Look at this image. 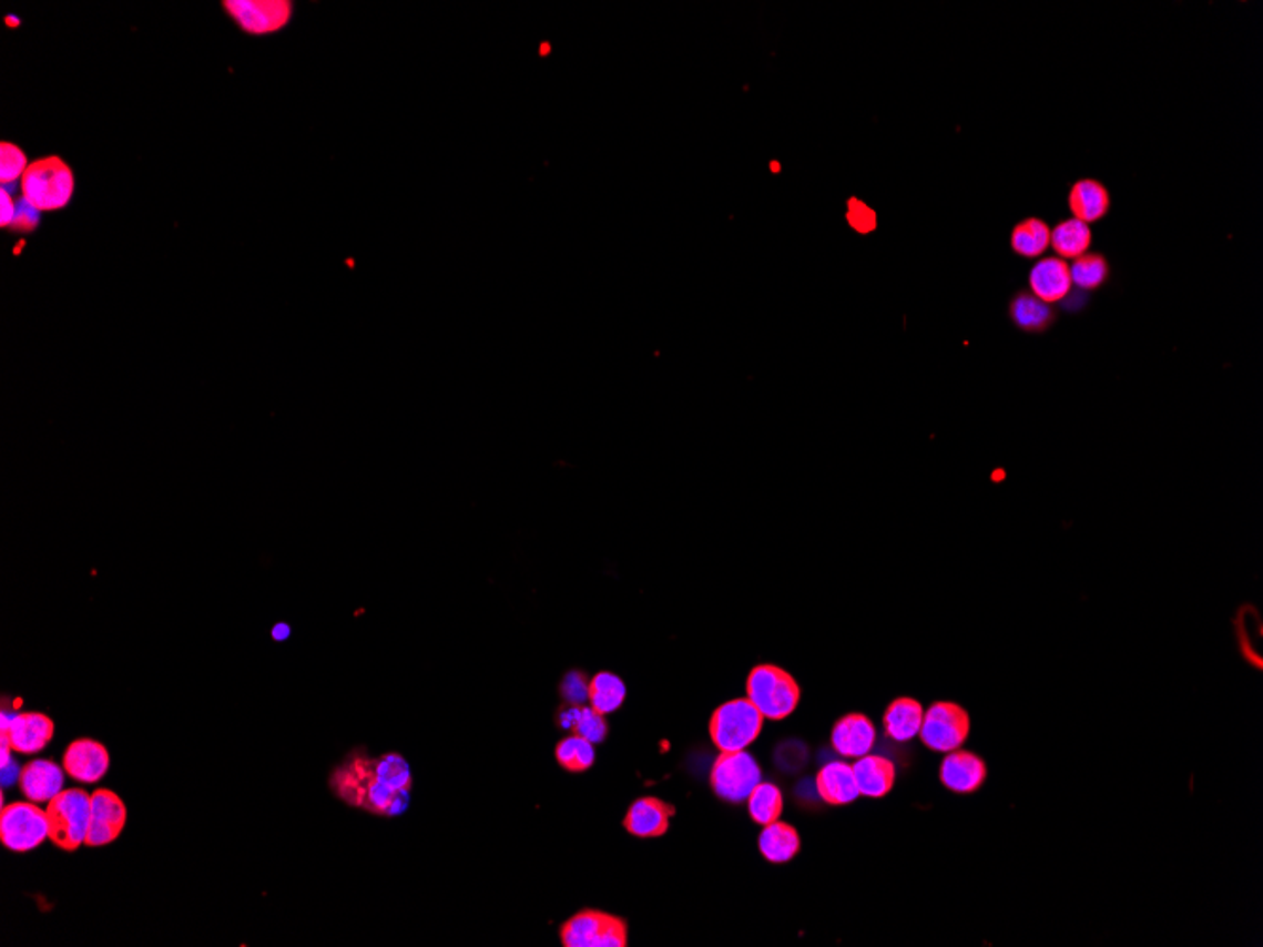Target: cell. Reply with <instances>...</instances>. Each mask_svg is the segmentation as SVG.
<instances>
[{"label":"cell","instance_id":"30bf717a","mask_svg":"<svg viewBox=\"0 0 1263 947\" xmlns=\"http://www.w3.org/2000/svg\"><path fill=\"white\" fill-rule=\"evenodd\" d=\"M225 12L252 37H265L288 26L292 2L288 0H225Z\"/></svg>","mask_w":1263,"mask_h":947},{"label":"cell","instance_id":"603a6c76","mask_svg":"<svg viewBox=\"0 0 1263 947\" xmlns=\"http://www.w3.org/2000/svg\"><path fill=\"white\" fill-rule=\"evenodd\" d=\"M1109 192L1104 190L1103 184H1099L1096 180H1080L1069 193V206H1071L1074 218L1086 222V224L1103 218L1109 211Z\"/></svg>","mask_w":1263,"mask_h":947},{"label":"cell","instance_id":"1f68e13d","mask_svg":"<svg viewBox=\"0 0 1263 947\" xmlns=\"http://www.w3.org/2000/svg\"><path fill=\"white\" fill-rule=\"evenodd\" d=\"M29 165L31 163L27 161L26 152L18 144H12V142L0 144V184L2 186H16V182L23 179Z\"/></svg>","mask_w":1263,"mask_h":947},{"label":"cell","instance_id":"ba28073f","mask_svg":"<svg viewBox=\"0 0 1263 947\" xmlns=\"http://www.w3.org/2000/svg\"><path fill=\"white\" fill-rule=\"evenodd\" d=\"M969 711L956 702H935L925 711L919 737L925 747L935 753L961 750L969 740Z\"/></svg>","mask_w":1263,"mask_h":947},{"label":"cell","instance_id":"8992f818","mask_svg":"<svg viewBox=\"0 0 1263 947\" xmlns=\"http://www.w3.org/2000/svg\"><path fill=\"white\" fill-rule=\"evenodd\" d=\"M564 947H627L629 923L600 909H583L560 927Z\"/></svg>","mask_w":1263,"mask_h":947},{"label":"cell","instance_id":"4fadbf2b","mask_svg":"<svg viewBox=\"0 0 1263 947\" xmlns=\"http://www.w3.org/2000/svg\"><path fill=\"white\" fill-rule=\"evenodd\" d=\"M940 781L944 787L956 794H972L980 791L988 780V766L980 756L970 751L956 750L946 753L940 764Z\"/></svg>","mask_w":1263,"mask_h":947},{"label":"cell","instance_id":"5b68a950","mask_svg":"<svg viewBox=\"0 0 1263 947\" xmlns=\"http://www.w3.org/2000/svg\"><path fill=\"white\" fill-rule=\"evenodd\" d=\"M50 839L63 852H77L85 844L91 825V794L84 788H69L48 802Z\"/></svg>","mask_w":1263,"mask_h":947},{"label":"cell","instance_id":"d6a6232c","mask_svg":"<svg viewBox=\"0 0 1263 947\" xmlns=\"http://www.w3.org/2000/svg\"><path fill=\"white\" fill-rule=\"evenodd\" d=\"M589 683L584 673L573 670L566 673V678L562 679L560 694L570 705H584V702H589Z\"/></svg>","mask_w":1263,"mask_h":947},{"label":"cell","instance_id":"3957f363","mask_svg":"<svg viewBox=\"0 0 1263 947\" xmlns=\"http://www.w3.org/2000/svg\"><path fill=\"white\" fill-rule=\"evenodd\" d=\"M745 692L753 705L770 721H783L801 704V685L787 670L774 664H758L745 681Z\"/></svg>","mask_w":1263,"mask_h":947},{"label":"cell","instance_id":"7a4b0ae2","mask_svg":"<svg viewBox=\"0 0 1263 947\" xmlns=\"http://www.w3.org/2000/svg\"><path fill=\"white\" fill-rule=\"evenodd\" d=\"M74 190V173L59 155L32 161L21 179V197L40 212H55L69 206Z\"/></svg>","mask_w":1263,"mask_h":947},{"label":"cell","instance_id":"52a82bcc","mask_svg":"<svg viewBox=\"0 0 1263 947\" xmlns=\"http://www.w3.org/2000/svg\"><path fill=\"white\" fill-rule=\"evenodd\" d=\"M0 839L13 853H29L50 839L48 813L34 802H13L2 806Z\"/></svg>","mask_w":1263,"mask_h":947},{"label":"cell","instance_id":"2e32d148","mask_svg":"<svg viewBox=\"0 0 1263 947\" xmlns=\"http://www.w3.org/2000/svg\"><path fill=\"white\" fill-rule=\"evenodd\" d=\"M831 743L844 758H860L873 751L876 726L865 713H847L834 724Z\"/></svg>","mask_w":1263,"mask_h":947},{"label":"cell","instance_id":"4dcf8cb0","mask_svg":"<svg viewBox=\"0 0 1263 947\" xmlns=\"http://www.w3.org/2000/svg\"><path fill=\"white\" fill-rule=\"evenodd\" d=\"M1069 271H1071L1072 284H1077L1080 289L1099 288L1109 276L1107 259L1099 254H1084V256L1077 257Z\"/></svg>","mask_w":1263,"mask_h":947},{"label":"cell","instance_id":"484cf974","mask_svg":"<svg viewBox=\"0 0 1263 947\" xmlns=\"http://www.w3.org/2000/svg\"><path fill=\"white\" fill-rule=\"evenodd\" d=\"M1050 244H1052L1053 251L1058 252L1059 256L1065 257V259H1077V257L1084 256L1091 244L1090 225L1077 218L1067 220L1063 224L1056 225V230L1050 231Z\"/></svg>","mask_w":1263,"mask_h":947},{"label":"cell","instance_id":"8d00e7d4","mask_svg":"<svg viewBox=\"0 0 1263 947\" xmlns=\"http://www.w3.org/2000/svg\"><path fill=\"white\" fill-rule=\"evenodd\" d=\"M288 635H289L288 624H276L275 630H273V638H275L276 641L288 640Z\"/></svg>","mask_w":1263,"mask_h":947},{"label":"cell","instance_id":"9c48e42d","mask_svg":"<svg viewBox=\"0 0 1263 947\" xmlns=\"http://www.w3.org/2000/svg\"><path fill=\"white\" fill-rule=\"evenodd\" d=\"M761 781L763 772L758 768L757 761L750 753H745V750L721 753L717 761L713 762L710 774V785L715 796L731 804L747 802L753 788L757 787Z\"/></svg>","mask_w":1263,"mask_h":947},{"label":"cell","instance_id":"ffe728a7","mask_svg":"<svg viewBox=\"0 0 1263 947\" xmlns=\"http://www.w3.org/2000/svg\"><path fill=\"white\" fill-rule=\"evenodd\" d=\"M853 762V774L857 781L860 796L866 798H884L892 793L897 780V768L889 758L879 755L860 756Z\"/></svg>","mask_w":1263,"mask_h":947},{"label":"cell","instance_id":"44dd1931","mask_svg":"<svg viewBox=\"0 0 1263 947\" xmlns=\"http://www.w3.org/2000/svg\"><path fill=\"white\" fill-rule=\"evenodd\" d=\"M925 710L921 702L903 696L893 700L884 713L885 734L895 742H910L919 734L924 724Z\"/></svg>","mask_w":1263,"mask_h":947},{"label":"cell","instance_id":"8fae6325","mask_svg":"<svg viewBox=\"0 0 1263 947\" xmlns=\"http://www.w3.org/2000/svg\"><path fill=\"white\" fill-rule=\"evenodd\" d=\"M55 724L44 713H2V740L10 750L31 755L52 742Z\"/></svg>","mask_w":1263,"mask_h":947},{"label":"cell","instance_id":"e0dca14e","mask_svg":"<svg viewBox=\"0 0 1263 947\" xmlns=\"http://www.w3.org/2000/svg\"><path fill=\"white\" fill-rule=\"evenodd\" d=\"M815 787L828 806H847L859 798V787L852 764L836 761L825 764L815 777Z\"/></svg>","mask_w":1263,"mask_h":947},{"label":"cell","instance_id":"d590c367","mask_svg":"<svg viewBox=\"0 0 1263 947\" xmlns=\"http://www.w3.org/2000/svg\"><path fill=\"white\" fill-rule=\"evenodd\" d=\"M0 227H12L13 218H16V211H18V203L13 201L12 193L8 192L7 187L0 190Z\"/></svg>","mask_w":1263,"mask_h":947},{"label":"cell","instance_id":"e575fe53","mask_svg":"<svg viewBox=\"0 0 1263 947\" xmlns=\"http://www.w3.org/2000/svg\"><path fill=\"white\" fill-rule=\"evenodd\" d=\"M40 214L42 212L37 206H32L29 201L21 197L18 201V211H16V218H13L10 230L16 231V233H32L40 225Z\"/></svg>","mask_w":1263,"mask_h":947},{"label":"cell","instance_id":"5bb4252c","mask_svg":"<svg viewBox=\"0 0 1263 947\" xmlns=\"http://www.w3.org/2000/svg\"><path fill=\"white\" fill-rule=\"evenodd\" d=\"M675 815V807L654 796H643L632 802L622 825L627 833L634 838H661L670 828V819Z\"/></svg>","mask_w":1263,"mask_h":947},{"label":"cell","instance_id":"d4e9b609","mask_svg":"<svg viewBox=\"0 0 1263 947\" xmlns=\"http://www.w3.org/2000/svg\"><path fill=\"white\" fill-rule=\"evenodd\" d=\"M1053 316L1052 305L1040 302L1037 295L1029 292H1021L1010 303V318L1026 332H1042L1052 324Z\"/></svg>","mask_w":1263,"mask_h":947},{"label":"cell","instance_id":"83f0119b","mask_svg":"<svg viewBox=\"0 0 1263 947\" xmlns=\"http://www.w3.org/2000/svg\"><path fill=\"white\" fill-rule=\"evenodd\" d=\"M747 809H750L751 819L757 825L768 826L776 823L783 813L782 788L774 783L761 781L747 798Z\"/></svg>","mask_w":1263,"mask_h":947},{"label":"cell","instance_id":"ac0fdd59","mask_svg":"<svg viewBox=\"0 0 1263 947\" xmlns=\"http://www.w3.org/2000/svg\"><path fill=\"white\" fill-rule=\"evenodd\" d=\"M64 768L52 761H32L21 768L20 787L27 801L52 802L63 791Z\"/></svg>","mask_w":1263,"mask_h":947},{"label":"cell","instance_id":"7402d4cb","mask_svg":"<svg viewBox=\"0 0 1263 947\" xmlns=\"http://www.w3.org/2000/svg\"><path fill=\"white\" fill-rule=\"evenodd\" d=\"M801 845L798 831L783 821L764 826L763 833L758 836V849L768 863H790L801 853Z\"/></svg>","mask_w":1263,"mask_h":947},{"label":"cell","instance_id":"6da1fadb","mask_svg":"<svg viewBox=\"0 0 1263 947\" xmlns=\"http://www.w3.org/2000/svg\"><path fill=\"white\" fill-rule=\"evenodd\" d=\"M329 787L348 806L396 817L409 806L411 768L398 753L369 756L364 747H358L332 772Z\"/></svg>","mask_w":1263,"mask_h":947},{"label":"cell","instance_id":"d6986e66","mask_svg":"<svg viewBox=\"0 0 1263 947\" xmlns=\"http://www.w3.org/2000/svg\"><path fill=\"white\" fill-rule=\"evenodd\" d=\"M1029 284L1040 302L1048 305L1063 302L1072 288L1071 271L1061 257H1046L1032 267Z\"/></svg>","mask_w":1263,"mask_h":947},{"label":"cell","instance_id":"9a60e30c","mask_svg":"<svg viewBox=\"0 0 1263 947\" xmlns=\"http://www.w3.org/2000/svg\"><path fill=\"white\" fill-rule=\"evenodd\" d=\"M63 768L72 780L82 783H96L103 780L110 768V755L103 743L82 737L72 742L63 756Z\"/></svg>","mask_w":1263,"mask_h":947},{"label":"cell","instance_id":"f1b7e54d","mask_svg":"<svg viewBox=\"0 0 1263 947\" xmlns=\"http://www.w3.org/2000/svg\"><path fill=\"white\" fill-rule=\"evenodd\" d=\"M1050 231L1042 220H1023L1012 231L1014 252L1023 257H1039L1050 246Z\"/></svg>","mask_w":1263,"mask_h":947},{"label":"cell","instance_id":"277c9868","mask_svg":"<svg viewBox=\"0 0 1263 947\" xmlns=\"http://www.w3.org/2000/svg\"><path fill=\"white\" fill-rule=\"evenodd\" d=\"M763 724V713L750 697H734L713 711L710 736L719 753H736L750 747L761 736Z\"/></svg>","mask_w":1263,"mask_h":947},{"label":"cell","instance_id":"836d02e7","mask_svg":"<svg viewBox=\"0 0 1263 947\" xmlns=\"http://www.w3.org/2000/svg\"><path fill=\"white\" fill-rule=\"evenodd\" d=\"M847 222L852 225L853 230L859 231L863 235L876 230V214L870 211L863 201L852 198L847 205Z\"/></svg>","mask_w":1263,"mask_h":947},{"label":"cell","instance_id":"7c38bea8","mask_svg":"<svg viewBox=\"0 0 1263 947\" xmlns=\"http://www.w3.org/2000/svg\"><path fill=\"white\" fill-rule=\"evenodd\" d=\"M128 821V807L122 798L109 788H99L91 794V825L85 845L103 847L116 842Z\"/></svg>","mask_w":1263,"mask_h":947},{"label":"cell","instance_id":"f546056e","mask_svg":"<svg viewBox=\"0 0 1263 947\" xmlns=\"http://www.w3.org/2000/svg\"><path fill=\"white\" fill-rule=\"evenodd\" d=\"M554 758L559 762L562 768L573 774H581L587 770L592 768V764L597 761V751H594V743H590L584 737L571 736L564 737L557 743L554 747Z\"/></svg>","mask_w":1263,"mask_h":947},{"label":"cell","instance_id":"4316f807","mask_svg":"<svg viewBox=\"0 0 1263 947\" xmlns=\"http://www.w3.org/2000/svg\"><path fill=\"white\" fill-rule=\"evenodd\" d=\"M627 697V685L619 675L611 672H600L590 679L589 704L602 715H610L621 707Z\"/></svg>","mask_w":1263,"mask_h":947},{"label":"cell","instance_id":"cb8c5ba5","mask_svg":"<svg viewBox=\"0 0 1263 947\" xmlns=\"http://www.w3.org/2000/svg\"><path fill=\"white\" fill-rule=\"evenodd\" d=\"M559 724L562 729L571 730V734L584 737L590 743L605 742L610 726L605 721V715L598 713L592 707L587 705H570L559 713Z\"/></svg>","mask_w":1263,"mask_h":947}]
</instances>
